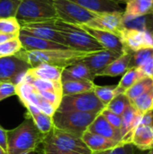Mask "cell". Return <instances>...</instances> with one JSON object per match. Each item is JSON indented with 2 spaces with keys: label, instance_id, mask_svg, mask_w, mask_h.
<instances>
[{
  "label": "cell",
  "instance_id": "cell-1",
  "mask_svg": "<svg viewBox=\"0 0 153 154\" xmlns=\"http://www.w3.org/2000/svg\"><path fill=\"white\" fill-rule=\"evenodd\" d=\"M90 53L92 52H84L72 49L48 51H25L22 49L15 55L27 62L31 68L40 64H50L65 69L80 62Z\"/></svg>",
  "mask_w": 153,
  "mask_h": 154
},
{
  "label": "cell",
  "instance_id": "cell-2",
  "mask_svg": "<svg viewBox=\"0 0 153 154\" xmlns=\"http://www.w3.org/2000/svg\"><path fill=\"white\" fill-rule=\"evenodd\" d=\"M44 134L27 115L23 122L12 130H6L7 154H23L39 148Z\"/></svg>",
  "mask_w": 153,
  "mask_h": 154
},
{
  "label": "cell",
  "instance_id": "cell-3",
  "mask_svg": "<svg viewBox=\"0 0 153 154\" xmlns=\"http://www.w3.org/2000/svg\"><path fill=\"white\" fill-rule=\"evenodd\" d=\"M37 151L43 154H91L81 137L59 130L55 127L44 134Z\"/></svg>",
  "mask_w": 153,
  "mask_h": 154
},
{
  "label": "cell",
  "instance_id": "cell-4",
  "mask_svg": "<svg viewBox=\"0 0 153 154\" xmlns=\"http://www.w3.org/2000/svg\"><path fill=\"white\" fill-rule=\"evenodd\" d=\"M52 25L60 32L69 49L84 52H96L105 50L95 38L78 25L69 24L59 19L54 20Z\"/></svg>",
  "mask_w": 153,
  "mask_h": 154
},
{
  "label": "cell",
  "instance_id": "cell-5",
  "mask_svg": "<svg viewBox=\"0 0 153 154\" xmlns=\"http://www.w3.org/2000/svg\"><path fill=\"white\" fill-rule=\"evenodd\" d=\"M15 18L20 24L52 22L58 19L54 0H23Z\"/></svg>",
  "mask_w": 153,
  "mask_h": 154
},
{
  "label": "cell",
  "instance_id": "cell-6",
  "mask_svg": "<svg viewBox=\"0 0 153 154\" xmlns=\"http://www.w3.org/2000/svg\"><path fill=\"white\" fill-rule=\"evenodd\" d=\"M98 115L94 113L56 111L52 116L53 127L78 137H82Z\"/></svg>",
  "mask_w": 153,
  "mask_h": 154
},
{
  "label": "cell",
  "instance_id": "cell-7",
  "mask_svg": "<svg viewBox=\"0 0 153 154\" xmlns=\"http://www.w3.org/2000/svg\"><path fill=\"white\" fill-rule=\"evenodd\" d=\"M105 108L106 106L92 90L81 94L63 96L57 111L100 114Z\"/></svg>",
  "mask_w": 153,
  "mask_h": 154
},
{
  "label": "cell",
  "instance_id": "cell-8",
  "mask_svg": "<svg viewBox=\"0 0 153 154\" xmlns=\"http://www.w3.org/2000/svg\"><path fill=\"white\" fill-rule=\"evenodd\" d=\"M54 6L59 20L78 26L87 24L96 15L69 0H54Z\"/></svg>",
  "mask_w": 153,
  "mask_h": 154
},
{
  "label": "cell",
  "instance_id": "cell-9",
  "mask_svg": "<svg viewBox=\"0 0 153 154\" xmlns=\"http://www.w3.org/2000/svg\"><path fill=\"white\" fill-rule=\"evenodd\" d=\"M31 66L16 55L0 57V80L17 86L20 84Z\"/></svg>",
  "mask_w": 153,
  "mask_h": 154
},
{
  "label": "cell",
  "instance_id": "cell-10",
  "mask_svg": "<svg viewBox=\"0 0 153 154\" xmlns=\"http://www.w3.org/2000/svg\"><path fill=\"white\" fill-rule=\"evenodd\" d=\"M15 87L16 95L18 96L21 102L23 104V106L27 104L33 105L41 112L50 116H52L54 113L57 111L56 107H54L46 99H44L32 84L23 81Z\"/></svg>",
  "mask_w": 153,
  "mask_h": 154
},
{
  "label": "cell",
  "instance_id": "cell-11",
  "mask_svg": "<svg viewBox=\"0 0 153 154\" xmlns=\"http://www.w3.org/2000/svg\"><path fill=\"white\" fill-rule=\"evenodd\" d=\"M120 38L125 51L134 52L142 49L153 48V35L147 32L124 28Z\"/></svg>",
  "mask_w": 153,
  "mask_h": 154
},
{
  "label": "cell",
  "instance_id": "cell-12",
  "mask_svg": "<svg viewBox=\"0 0 153 154\" xmlns=\"http://www.w3.org/2000/svg\"><path fill=\"white\" fill-rule=\"evenodd\" d=\"M52 22L22 23L20 24L21 25L20 32L32 35L38 38L44 39V40L55 42L67 46L66 42L64 38L62 37V35L60 34V32L53 27Z\"/></svg>",
  "mask_w": 153,
  "mask_h": 154
},
{
  "label": "cell",
  "instance_id": "cell-13",
  "mask_svg": "<svg viewBox=\"0 0 153 154\" xmlns=\"http://www.w3.org/2000/svg\"><path fill=\"white\" fill-rule=\"evenodd\" d=\"M123 13L124 12H109L96 14V17L85 25L95 29L107 31L120 36L124 29Z\"/></svg>",
  "mask_w": 153,
  "mask_h": 154
},
{
  "label": "cell",
  "instance_id": "cell-14",
  "mask_svg": "<svg viewBox=\"0 0 153 154\" xmlns=\"http://www.w3.org/2000/svg\"><path fill=\"white\" fill-rule=\"evenodd\" d=\"M79 27L85 30L93 38H95L105 50L116 52L120 55L124 52V49L121 38L117 34H115L113 32L104 31V30L95 29V28L87 26L85 24L79 25Z\"/></svg>",
  "mask_w": 153,
  "mask_h": 154
},
{
  "label": "cell",
  "instance_id": "cell-15",
  "mask_svg": "<svg viewBox=\"0 0 153 154\" xmlns=\"http://www.w3.org/2000/svg\"><path fill=\"white\" fill-rule=\"evenodd\" d=\"M119 56L120 54L116 52L108 50H102L90 53L81 61L90 69V71L96 77H97L98 73H100L106 67H107Z\"/></svg>",
  "mask_w": 153,
  "mask_h": 154
},
{
  "label": "cell",
  "instance_id": "cell-16",
  "mask_svg": "<svg viewBox=\"0 0 153 154\" xmlns=\"http://www.w3.org/2000/svg\"><path fill=\"white\" fill-rule=\"evenodd\" d=\"M18 38L25 51H48V50H68L69 47L48 40L38 38L32 35L19 32Z\"/></svg>",
  "mask_w": 153,
  "mask_h": 154
},
{
  "label": "cell",
  "instance_id": "cell-17",
  "mask_svg": "<svg viewBox=\"0 0 153 154\" xmlns=\"http://www.w3.org/2000/svg\"><path fill=\"white\" fill-rule=\"evenodd\" d=\"M142 115L139 113L131 104L124 110L122 117V125H121V134H122V143H131V139L133 133L136 126L139 125Z\"/></svg>",
  "mask_w": 153,
  "mask_h": 154
},
{
  "label": "cell",
  "instance_id": "cell-18",
  "mask_svg": "<svg viewBox=\"0 0 153 154\" xmlns=\"http://www.w3.org/2000/svg\"><path fill=\"white\" fill-rule=\"evenodd\" d=\"M87 131L101 135L103 137H106L107 139L122 143L123 137H122L121 131L112 126L101 113L91 123V125L87 128Z\"/></svg>",
  "mask_w": 153,
  "mask_h": 154
},
{
  "label": "cell",
  "instance_id": "cell-19",
  "mask_svg": "<svg viewBox=\"0 0 153 154\" xmlns=\"http://www.w3.org/2000/svg\"><path fill=\"white\" fill-rule=\"evenodd\" d=\"M131 144L139 151L153 150V125L139 123L133 133Z\"/></svg>",
  "mask_w": 153,
  "mask_h": 154
},
{
  "label": "cell",
  "instance_id": "cell-20",
  "mask_svg": "<svg viewBox=\"0 0 153 154\" xmlns=\"http://www.w3.org/2000/svg\"><path fill=\"white\" fill-rule=\"evenodd\" d=\"M131 53L130 68H139L145 76L153 78V48L142 49Z\"/></svg>",
  "mask_w": 153,
  "mask_h": 154
},
{
  "label": "cell",
  "instance_id": "cell-21",
  "mask_svg": "<svg viewBox=\"0 0 153 154\" xmlns=\"http://www.w3.org/2000/svg\"><path fill=\"white\" fill-rule=\"evenodd\" d=\"M79 6L96 13H109V12H124L120 4L113 0H69Z\"/></svg>",
  "mask_w": 153,
  "mask_h": 154
},
{
  "label": "cell",
  "instance_id": "cell-22",
  "mask_svg": "<svg viewBox=\"0 0 153 154\" xmlns=\"http://www.w3.org/2000/svg\"><path fill=\"white\" fill-rule=\"evenodd\" d=\"M81 139L83 140L85 144L88 147V149L92 152L111 150V149H114V148L123 144L122 143L107 139L106 137L90 133L88 131H86L83 134Z\"/></svg>",
  "mask_w": 153,
  "mask_h": 154
},
{
  "label": "cell",
  "instance_id": "cell-23",
  "mask_svg": "<svg viewBox=\"0 0 153 154\" xmlns=\"http://www.w3.org/2000/svg\"><path fill=\"white\" fill-rule=\"evenodd\" d=\"M96 78V77L90 71V69L82 61H80L63 69L60 82L73 81V80L94 81Z\"/></svg>",
  "mask_w": 153,
  "mask_h": 154
},
{
  "label": "cell",
  "instance_id": "cell-24",
  "mask_svg": "<svg viewBox=\"0 0 153 154\" xmlns=\"http://www.w3.org/2000/svg\"><path fill=\"white\" fill-rule=\"evenodd\" d=\"M132 59V53L129 51H125L122 53L117 59L112 61L107 67H106L100 73L97 74L99 76H106V77H118L123 76L128 69H130Z\"/></svg>",
  "mask_w": 153,
  "mask_h": 154
},
{
  "label": "cell",
  "instance_id": "cell-25",
  "mask_svg": "<svg viewBox=\"0 0 153 154\" xmlns=\"http://www.w3.org/2000/svg\"><path fill=\"white\" fill-rule=\"evenodd\" d=\"M63 68L50 65V64H40L36 67L30 68L26 74L32 78L51 80V81H60Z\"/></svg>",
  "mask_w": 153,
  "mask_h": 154
},
{
  "label": "cell",
  "instance_id": "cell-26",
  "mask_svg": "<svg viewBox=\"0 0 153 154\" xmlns=\"http://www.w3.org/2000/svg\"><path fill=\"white\" fill-rule=\"evenodd\" d=\"M27 109V116L32 118L36 127L43 134H48L53 127L52 116H50L43 112H41L39 108L34 106L33 105L27 104L24 106Z\"/></svg>",
  "mask_w": 153,
  "mask_h": 154
},
{
  "label": "cell",
  "instance_id": "cell-27",
  "mask_svg": "<svg viewBox=\"0 0 153 154\" xmlns=\"http://www.w3.org/2000/svg\"><path fill=\"white\" fill-rule=\"evenodd\" d=\"M124 26L126 29H134L138 31L147 32L153 35V14H148L141 16H124Z\"/></svg>",
  "mask_w": 153,
  "mask_h": 154
},
{
  "label": "cell",
  "instance_id": "cell-28",
  "mask_svg": "<svg viewBox=\"0 0 153 154\" xmlns=\"http://www.w3.org/2000/svg\"><path fill=\"white\" fill-rule=\"evenodd\" d=\"M124 16H141L151 13L152 0H127Z\"/></svg>",
  "mask_w": 153,
  "mask_h": 154
},
{
  "label": "cell",
  "instance_id": "cell-29",
  "mask_svg": "<svg viewBox=\"0 0 153 154\" xmlns=\"http://www.w3.org/2000/svg\"><path fill=\"white\" fill-rule=\"evenodd\" d=\"M95 86L96 85L94 81H88V80H73V81L61 82L62 97L92 91Z\"/></svg>",
  "mask_w": 153,
  "mask_h": 154
},
{
  "label": "cell",
  "instance_id": "cell-30",
  "mask_svg": "<svg viewBox=\"0 0 153 154\" xmlns=\"http://www.w3.org/2000/svg\"><path fill=\"white\" fill-rule=\"evenodd\" d=\"M145 77H147V76H145V74L139 68L132 67V68L128 69L127 71L123 75L118 85H116L119 94L124 93L132 86H133L137 81H139L140 79L145 78Z\"/></svg>",
  "mask_w": 153,
  "mask_h": 154
},
{
  "label": "cell",
  "instance_id": "cell-31",
  "mask_svg": "<svg viewBox=\"0 0 153 154\" xmlns=\"http://www.w3.org/2000/svg\"><path fill=\"white\" fill-rule=\"evenodd\" d=\"M23 81H25V82H28V83L32 84L37 90L50 91V92H53V93L62 97L61 82L60 81H51V80L34 79V78H32L30 76H28L26 73L24 75V78H23Z\"/></svg>",
  "mask_w": 153,
  "mask_h": 154
},
{
  "label": "cell",
  "instance_id": "cell-32",
  "mask_svg": "<svg viewBox=\"0 0 153 154\" xmlns=\"http://www.w3.org/2000/svg\"><path fill=\"white\" fill-rule=\"evenodd\" d=\"M130 103L142 115L153 112V86L138 97L130 101Z\"/></svg>",
  "mask_w": 153,
  "mask_h": 154
},
{
  "label": "cell",
  "instance_id": "cell-33",
  "mask_svg": "<svg viewBox=\"0 0 153 154\" xmlns=\"http://www.w3.org/2000/svg\"><path fill=\"white\" fill-rule=\"evenodd\" d=\"M153 86V78L151 77H145L139 81H137L133 86H132L128 90L124 92L126 97L129 98L130 101L133 100L134 98L138 97L148 89H150Z\"/></svg>",
  "mask_w": 153,
  "mask_h": 154
},
{
  "label": "cell",
  "instance_id": "cell-34",
  "mask_svg": "<svg viewBox=\"0 0 153 154\" xmlns=\"http://www.w3.org/2000/svg\"><path fill=\"white\" fill-rule=\"evenodd\" d=\"M93 91L105 106H106L115 96L119 95L116 85H113V86H96V85Z\"/></svg>",
  "mask_w": 153,
  "mask_h": 154
},
{
  "label": "cell",
  "instance_id": "cell-35",
  "mask_svg": "<svg viewBox=\"0 0 153 154\" xmlns=\"http://www.w3.org/2000/svg\"><path fill=\"white\" fill-rule=\"evenodd\" d=\"M130 100L124 93L115 96L111 102L106 106V108L118 116H122L127 106L130 105Z\"/></svg>",
  "mask_w": 153,
  "mask_h": 154
},
{
  "label": "cell",
  "instance_id": "cell-36",
  "mask_svg": "<svg viewBox=\"0 0 153 154\" xmlns=\"http://www.w3.org/2000/svg\"><path fill=\"white\" fill-rule=\"evenodd\" d=\"M22 49L23 46L17 35L16 37L0 44V57L15 55Z\"/></svg>",
  "mask_w": 153,
  "mask_h": 154
},
{
  "label": "cell",
  "instance_id": "cell-37",
  "mask_svg": "<svg viewBox=\"0 0 153 154\" xmlns=\"http://www.w3.org/2000/svg\"><path fill=\"white\" fill-rule=\"evenodd\" d=\"M23 0H0V19L15 17Z\"/></svg>",
  "mask_w": 153,
  "mask_h": 154
},
{
  "label": "cell",
  "instance_id": "cell-38",
  "mask_svg": "<svg viewBox=\"0 0 153 154\" xmlns=\"http://www.w3.org/2000/svg\"><path fill=\"white\" fill-rule=\"evenodd\" d=\"M20 30H21V25L15 17L0 19V32L18 34Z\"/></svg>",
  "mask_w": 153,
  "mask_h": 154
},
{
  "label": "cell",
  "instance_id": "cell-39",
  "mask_svg": "<svg viewBox=\"0 0 153 154\" xmlns=\"http://www.w3.org/2000/svg\"><path fill=\"white\" fill-rule=\"evenodd\" d=\"M135 148L131 143H123L114 149L103 151V152H96L91 154H134Z\"/></svg>",
  "mask_w": 153,
  "mask_h": 154
},
{
  "label": "cell",
  "instance_id": "cell-40",
  "mask_svg": "<svg viewBox=\"0 0 153 154\" xmlns=\"http://www.w3.org/2000/svg\"><path fill=\"white\" fill-rule=\"evenodd\" d=\"M16 95V87L11 82L2 81L0 83V101Z\"/></svg>",
  "mask_w": 153,
  "mask_h": 154
},
{
  "label": "cell",
  "instance_id": "cell-41",
  "mask_svg": "<svg viewBox=\"0 0 153 154\" xmlns=\"http://www.w3.org/2000/svg\"><path fill=\"white\" fill-rule=\"evenodd\" d=\"M101 114L104 116V117L107 120V122L112 125L114 126L115 128L116 129H121V125H122V117L121 116H118L109 110H107L106 108H105Z\"/></svg>",
  "mask_w": 153,
  "mask_h": 154
},
{
  "label": "cell",
  "instance_id": "cell-42",
  "mask_svg": "<svg viewBox=\"0 0 153 154\" xmlns=\"http://www.w3.org/2000/svg\"><path fill=\"white\" fill-rule=\"evenodd\" d=\"M0 147L7 152V144H6V130H5L0 125Z\"/></svg>",
  "mask_w": 153,
  "mask_h": 154
},
{
  "label": "cell",
  "instance_id": "cell-43",
  "mask_svg": "<svg viewBox=\"0 0 153 154\" xmlns=\"http://www.w3.org/2000/svg\"><path fill=\"white\" fill-rule=\"evenodd\" d=\"M19 34V33H18ZM18 34H10V33H3V32H0V44L3 43V42H5L14 37H16Z\"/></svg>",
  "mask_w": 153,
  "mask_h": 154
},
{
  "label": "cell",
  "instance_id": "cell-44",
  "mask_svg": "<svg viewBox=\"0 0 153 154\" xmlns=\"http://www.w3.org/2000/svg\"><path fill=\"white\" fill-rule=\"evenodd\" d=\"M134 154H151V151H139L135 148Z\"/></svg>",
  "mask_w": 153,
  "mask_h": 154
},
{
  "label": "cell",
  "instance_id": "cell-45",
  "mask_svg": "<svg viewBox=\"0 0 153 154\" xmlns=\"http://www.w3.org/2000/svg\"><path fill=\"white\" fill-rule=\"evenodd\" d=\"M113 1H115V2H116V3H118V4H121V3L125 4V3L127 2V0H113Z\"/></svg>",
  "mask_w": 153,
  "mask_h": 154
},
{
  "label": "cell",
  "instance_id": "cell-46",
  "mask_svg": "<svg viewBox=\"0 0 153 154\" xmlns=\"http://www.w3.org/2000/svg\"><path fill=\"white\" fill-rule=\"evenodd\" d=\"M37 150H35V151H30V152H25V153L23 154H37Z\"/></svg>",
  "mask_w": 153,
  "mask_h": 154
},
{
  "label": "cell",
  "instance_id": "cell-47",
  "mask_svg": "<svg viewBox=\"0 0 153 154\" xmlns=\"http://www.w3.org/2000/svg\"><path fill=\"white\" fill-rule=\"evenodd\" d=\"M0 154H7V152H5V151L0 147Z\"/></svg>",
  "mask_w": 153,
  "mask_h": 154
},
{
  "label": "cell",
  "instance_id": "cell-48",
  "mask_svg": "<svg viewBox=\"0 0 153 154\" xmlns=\"http://www.w3.org/2000/svg\"><path fill=\"white\" fill-rule=\"evenodd\" d=\"M37 152H38V151H37ZM37 154H43V153H41V152H38ZM67 154H80V153H67Z\"/></svg>",
  "mask_w": 153,
  "mask_h": 154
},
{
  "label": "cell",
  "instance_id": "cell-49",
  "mask_svg": "<svg viewBox=\"0 0 153 154\" xmlns=\"http://www.w3.org/2000/svg\"><path fill=\"white\" fill-rule=\"evenodd\" d=\"M151 13L153 14V0H152V8H151Z\"/></svg>",
  "mask_w": 153,
  "mask_h": 154
},
{
  "label": "cell",
  "instance_id": "cell-50",
  "mask_svg": "<svg viewBox=\"0 0 153 154\" xmlns=\"http://www.w3.org/2000/svg\"><path fill=\"white\" fill-rule=\"evenodd\" d=\"M151 154H153V150H151Z\"/></svg>",
  "mask_w": 153,
  "mask_h": 154
},
{
  "label": "cell",
  "instance_id": "cell-51",
  "mask_svg": "<svg viewBox=\"0 0 153 154\" xmlns=\"http://www.w3.org/2000/svg\"><path fill=\"white\" fill-rule=\"evenodd\" d=\"M1 82H2V81H1V80H0V83H1Z\"/></svg>",
  "mask_w": 153,
  "mask_h": 154
}]
</instances>
